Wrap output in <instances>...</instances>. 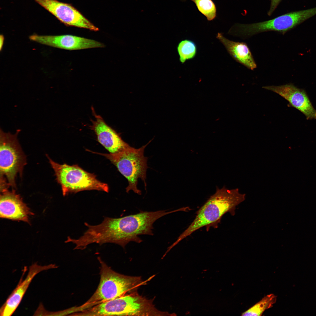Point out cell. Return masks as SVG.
<instances>
[{"label":"cell","mask_w":316,"mask_h":316,"mask_svg":"<svg viewBox=\"0 0 316 316\" xmlns=\"http://www.w3.org/2000/svg\"><path fill=\"white\" fill-rule=\"evenodd\" d=\"M177 211H141L120 218L105 217L98 225H92L85 223L87 229L82 236V240L87 246L93 243L101 245L111 243L124 248L130 242H142L139 235H153V223L161 217Z\"/></svg>","instance_id":"6da1fadb"},{"label":"cell","mask_w":316,"mask_h":316,"mask_svg":"<svg viewBox=\"0 0 316 316\" xmlns=\"http://www.w3.org/2000/svg\"><path fill=\"white\" fill-rule=\"evenodd\" d=\"M245 194L239 193L238 188L229 190L225 186L220 189L217 187L215 193L197 212L194 219L172 247L203 227H206L207 231L211 227H217L225 214L229 212L235 215L236 206L245 200Z\"/></svg>","instance_id":"7a4b0ae2"},{"label":"cell","mask_w":316,"mask_h":316,"mask_svg":"<svg viewBox=\"0 0 316 316\" xmlns=\"http://www.w3.org/2000/svg\"><path fill=\"white\" fill-rule=\"evenodd\" d=\"M100 280L98 287L91 297L85 303L78 307L68 308L73 314L101 303L135 292L140 286L145 285L151 278L143 281L141 277L125 275L116 272L99 257Z\"/></svg>","instance_id":"3957f363"},{"label":"cell","mask_w":316,"mask_h":316,"mask_svg":"<svg viewBox=\"0 0 316 316\" xmlns=\"http://www.w3.org/2000/svg\"><path fill=\"white\" fill-rule=\"evenodd\" d=\"M151 141L138 149L129 145L115 153H93L104 156L109 160L127 179L128 183L126 188L127 193L133 190L135 193L141 195V191L137 188L138 180L141 178L146 187L147 158L144 156V152L145 148Z\"/></svg>","instance_id":"277c9868"},{"label":"cell","mask_w":316,"mask_h":316,"mask_svg":"<svg viewBox=\"0 0 316 316\" xmlns=\"http://www.w3.org/2000/svg\"><path fill=\"white\" fill-rule=\"evenodd\" d=\"M47 156L54 171L56 180L61 186L64 196L85 190L109 192L108 184L98 180L94 174L85 171L77 165L60 164Z\"/></svg>","instance_id":"5b68a950"},{"label":"cell","mask_w":316,"mask_h":316,"mask_svg":"<svg viewBox=\"0 0 316 316\" xmlns=\"http://www.w3.org/2000/svg\"><path fill=\"white\" fill-rule=\"evenodd\" d=\"M20 130L14 134L0 130V177L6 176L10 186L16 187L15 178L17 174L22 176L26 164V157L17 139Z\"/></svg>","instance_id":"8992f818"},{"label":"cell","mask_w":316,"mask_h":316,"mask_svg":"<svg viewBox=\"0 0 316 316\" xmlns=\"http://www.w3.org/2000/svg\"><path fill=\"white\" fill-rule=\"evenodd\" d=\"M105 309L109 316H169L171 315L160 311L152 300L139 295L137 292L126 294L107 301Z\"/></svg>","instance_id":"52a82bcc"},{"label":"cell","mask_w":316,"mask_h":316,"mask_svg":"<svg viewBox=\"0 0 316 316\" xmlns=\"http://www.w3.org/2000/svg\"><path fill=\"white\" fill-rule=\"evenodd\" d=\"M296 26L291 12L263 22L250 24L236 23L228 32L230 35L246 39L261 32L274 31L283 34Z\"/></svg>","instance_id":"ba28073f"},{"label":"cell","mask_w":316,"mask_h":316,"mask_svg":"<svg viewBox=\"0 0 316 316\" xmlns=\"http://www.w3.org/2000/svg\"><path fill=\"white\" fill-rule=\"evenodd\" d=\"M56 17L61 22L70 26L94 31L99 28L71 5L57 0H34Z\"/></svg>","instance_id":"9c48e42d"},{"label":"cell","mask_w":316,"mask_h":316,"mask_svg":"<svg viewBox=\"0 0 316 316\" xmlns=\"http://www.w3.org/2000/svg\"><path fill=\"white\" fill-rule=\"evenodd\" d=\"M57 267L58 266L54 264L42 266L35 262L29 267L28 274L25 278L23 279L27 269V267H25L17 286L1 307L0 316H10L13 313L21 302L32 281L37 274L42 271Z\"/></svg>","instance_id":"30bf717a"},{"label":"cell","mask_w":316,"mask_h":316,"mask_svg":"<svg viewBox=\"0 0 316 316\" xmlns=\"http://www.w3.org/2000/svg\"><path fill=\"white\" fill-rule=\"evenodd\" d=\"M262 88L280 95L291 106L303 113L307 119H316V110L304 90L291 84L265 86Z\"/></svg>","instance_id":"8fae6325"},{"label":"cell","mask_w":316,"mask_h":316,"mask_svg":"<svg viewBox=\"0 0 316 316\" xmlns=\"http://www.w3.org/2000/svg\"><path fill=\"white\" fill-rule=\"evenodd\" d=\"M29 38L32 41L51 47L68 50L103 47L104 45L95 40L71 35H41L34 34Z\"/></svg>","instance_id":"7c38bea8"},{"label":"cell","mask_w":316,"mask_h":316,"mask_svg":"<svg viewBox=\"0 0 316 316\" xmlns=\"http://www.w3.org/2000/svg\"><path fill=\"white\" fill-rule=\"evenodd\" d=\"M91 109L95 119L91 120L92 124L90 127L102 145L111 153L118 152L129 145L106 123L101 116L97 114L93 107H92Z\"/></svg>","instance_id":"4fadbf2b"},{"label":"cell","mask_w":316,"mask_h":316,"mask_svg":"<svg viewBox=\"0 0 316 316\" xmlns=\"http://www.w3.org/2000/svg\"><path fill=\"white\" fill-rule=\"evenodd\" d=\"M0 200L1 217L28 222L30 212L19 195L15 190L1 192Z\"/></svg>","instance_id":"5bb4252c"},{"label":"cell","mask_w":316,"mask_h":316,"mask_svg":"<svg viewBox=\"0 0 316 316\" xmlns=\"http://www.w3.org/2000/svg\"><path fill=\"white\" fill-rule=\"evenodd\" d=\"M216 38L223 44L229 54L237 62L251 70L256 68V64L246 43L230 40L219 32L218 33Z\"/></svg>","instance_id":"9a60e30c"},{"label":"cell","mask_w":316,"mask_h":316,"mask_svg":"<svg viewBox=\"0 0 316 316\" xmlns=\"http://www.w3.org/2000/svg\"><path fill=\"white\" fill-rule=\"evenodd\" d=\"M276 296L271 294L267 295L247 310L242 316H260L267 309L271 307L275 303Z\"/></svg>","instance_id":"2e32d148"},{"label":"cell","mask_w":316,"mask_h":316,"mask_svg":"<svg viewBox=\"0 0 316 316\" xmlns=\"http://www.w3.org/2000/svg\"><path fill=\"white\" fill-rule=\"evenodd\" d=\"M177 50L179 56V60L182 63H184L187 60L194 58L197 52L195 43L188 39L181 41L178 45Z\"/></svg>","instance_id":"e0dca14e"},{"label":"cell","mask_w":316,"mask_h":316,"mask_svg":"<svg viewBox=\"0 0 316 316\" xmlns=\"http://www.w3.org/2000/svg\"><path fill=\"white\" fill-rule=\"evenodd\" d=\"M195 4L198 11L204 15L208 21H211L216 16L217 9L212 0H190Z\"/></svg>","instance_id":"ac0fdd59"},{"label":"cell","mask_w":316,"mask_h":316,"mask_svg":"<svg viewBox=\"0 0 316 316\" xmlns=\"http://www.w3.org/2000/svg\"><path fill=\"white\" fill-rule=\"evenodd\" d=\"M282 0H271L270 8L267 14L271 16L277 7Z\"/></svg>","instance_id":"d6986e66"},{"label":"cell","mask_w":316,"mask_h":316,"mask_svg":"<svg viewBox=\"0 0 316 316\" xmlns=\"http://www.w3.org/2000/svg\"><path fill=\"white\" fill-rule=\"evenodd\" d=\"M4 37L3 35H1L0 36V49L1 50L2 48L3 45L4 41Z\"/></svg>","instance_id":"ffe728a7"}]
</instances>
